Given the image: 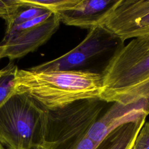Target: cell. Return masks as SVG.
Segmentation results:
<instances>
[{"label":"cell","instance_id":"obj_1","mask_svg":"<svg viewBox=\"0 0 149 149\" xmlns=\"http://www.w3.org/2000/svg\"><path fill=\"white\" fill-rule=\"evenodd\" d=\"M102 91V74L81 70L18 69L14 86V93L30 96L47 110L61 108L81 100L101 99Z\"/></svg>","mask_w":149,"mask_h":149},{"label":"cell","instance_id":"obj_2","mask_svg":"<svg viewBox=\"0 0 149 149\" xmlns=\"http://www.w3.org/2000/svg\"><path fill=\"white\" fill-rule=\"evenodd\" d=\"M101 74V100L123 105L144 100L149 104V34L125 45Z\"/></svg>","mask_w":149,"mask_h":149},{"label":"cell","instance_id":"obj_3","mask_svg":"<svg viewBox=\"0 0 149 149\" xmlns=\"http://www.w3.org/2000/svg\"><path fill=\"white\" fill-rule=\"evenodd\" d=\"M47 109L30 96L14 93L0 107V143L6 149H41Z\"/></svg>","mask_w":149,"mask_h":149},{"label":"cell","instance_id":"obj_4","mask_svg":"<svg viewBox=\"0 0 149 149\" xmlns=\"http://www.w3.org/2000/svg\"><path fill=\"white\" fill-rule=\"evenodd\" d=\"M124 42L102 26L89 30L74 48L49 61L33 66L35 71L81 70L101 74Z\"/></svg>","mask_w":149,"mask_h":149},{"label":"cell","instance_id":"obj_5","mask_svg":"<svg viewBox=\"0 0 149 149\" xmlns=\"http://www.w3.org/2000/svg\"><path fill=\"white\" fill-rule=\"evenodd\" d=\"M109 103L100 98L75 101L54 110H47V123L43 145L86 136L92 124Z\"/></svg>","mask_w":149,"mask_h":149},{"label":"cell","instance_id":"obj_6","mask_svg":"<svg viewBox=\"0 0 149 149\" xmlns=\"http://www.w3.org/2000/svg\"><path fill=\"white\" fill-rule=\"evenodd\" d=\"M101 26L123 42L149 34V0H118Z\"/></svg>","mask_w":149,"mask_h":149},{"label":"cell","instance_id":"obj_7","mask_svg":"<svg viewBox=\"0 0 149 149\" xmlns=\"http://www.w3.org/2000/svg\"><path fill=\"white\" fill-rule=\"evenodd\" d=\"M59 23L58 15L52 13L47 20L34 27L5 34L0 42V59L8 58L13 61L35 51L50 38Z\"/></svg>","mask_w":149,"mask_h":149},{"label":"cell","instance_id":"obj_8","mask_svg":"<svg viewBox=\"0 0 149 149\" xmlns=\"http://www.w3.org/2000/svg\"><path fill=\"white\" fill-rule=\"evenodd\" d=\"M148 114L149 104L144 100L128 105L114 102L92 124L86 136L98 145L118 127L137 121L143 117H147Z\"/></svg>","mask_w":149,"mask_h":149},{"label":"cell","instance_id":"obj_9","mask_svg":"<svg viewBox=\"0 0 149 149\" xmlns=\"http://www.w3.org/2000/svg\"><path fill=\"white\" fill-rule=\"evenodd\" d=\"M118 0H79L69 9L56 13L66 25L88 30L101 26L102 22Z\"/></svg>","mask_w":149,"mask_h":149},{"label":"cell","instance_id":"obj_10","mask_svg":"<svg viewBox=\"0 0 149 149\" xmlns=\"http://www.w3.org/2000/svg\"><path fill=\"white\" fill-rule=\"evenodd\" d=\"M146 116L137 121L123 124L108 134L94 149H130L141 127Z\"/></svg>","mask_w":149,"mask_h":149},{"label":"cell","instance_id":"obj_11","mask_svg":"<svg viewBox=\"0 0 149 149\" xmlns=\"http://www.w3.org/2000/svg\"><path fill=\"white\" fill-rule=\"evenodd\" d=\"M17 66L10 62L0 69V107L14 94L15 80Z\"/></svg>","mask_w":149,"mask_h":149},{"label":"cell","instance_id":"obj_12","mask_svg":"<svg viewBox=\"0 0 149 149\" xmlns=\"http://www.w3.org/2000/svg\"><path fill=\"white\" fill-rule=\"evenodd\" d=\"M23 7H36L52 13L58 12L74 7L79 0H20Z\"/></svg>","mask_w":149,"mask_h":149},{"label":"cell","instance_id":"obj_13","mask_svg":"<svg viewBox=\"0 0 149 149\" xmlns=\"http://www.w3.org/2000/svg\"><path fill=\"white\" fill-rule=\"evenodd\" d=\"M97 145L86 136L73 138L51 144H45L41 149H94Z\"/></svg>","mask_w":149,"mask_h":149},{"label":"cell","instance_id":"obj_14","mask_svg":"<svg viewBox=\"0 0 149 149\" xmlns=\"http://www.w3.org/2000/svg\"><path fill=\"white\" fill-rule=\"evenodd\" d=\"M48 12L49 11L40 8L22 7L10 19V20L6 23V29H8L13 26L23 23Z\"/></svg>","mask_w":149,"mask_h":149},{"label":"cell","instance_id":"obj_15","mask_svg":"<svg viewBox=\"0 0 149 149\" xmlns=\"http://www.w3.org/2000/svg\"><path fill=\"white\" fill-rule=\"evenodd\" d=\"M22 7L20 0H0V17L7 23Z\"/></svg>","mask_w":149,"mask_h":149},{"label":"cell","instance_id":"obj_16","mask_svg":"<svg viewBox=\"0 0 149 149\" xmlns=\"http://www.w3.org/2000/svg\"><path fill=\"white\" fill-rule=\"evenodd\" d=\"M130 149H149V122H145Z\"/></svg>","mask_w":149,"mask_h":149},{"label":"cell","instance_id":"obj_17","mask_svg":"<svg viewBox=\"0 0 149 149\" xmlns=\"http://www.w3.org/2000/svg\"><path fill=\"white\" fill-rule=\"evenodd\" d=\"M0 149H6V148L0 143Z\"/></svg>","mask_w":149,"mask_h":149}]
</instances>
